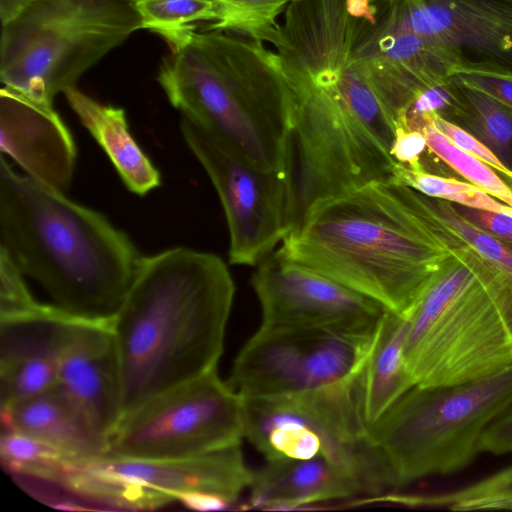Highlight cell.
Here are the masks:
<instances>
[{
	"mask_svg": "<svg viewBox=\"0 0 512 512\" xmlns=\"http://www.w3.org/2000/svg\"><path fill=\"white\" fill-rule=\"evenodd\" d=\"M178 502L189 509L198 511L224 510L234 505L224 497L203 492L183 494L178 498Z\"/></svg>",
	"mask_w": 512,
	"mask_h": 512,
	"instance_id": "38",
	"label": "cell"
},
{
	"mask_svg": "<svg viewBox=\"0 0 512 512\" xmlns=\"http://www.w3.org/2000/svg\"><path fill=\"white\" fill-rule=\"evenodd\" d=\"M2 429L38 439L74 460L107 452L85 419L57 384L1 409Z\"/></svg>",
	"mask_w": 512,
	"mask_h": 512,
	"instance_id": "22",
	"label": "cell"
},
{
	"mask_svg": "<svg viewBox=\"0 0 512 512\" xmlns=\"http://www.w3.org/2000/svg\"><path fill=\"white\" fill-rule=\"evenodd\" d=\"M454 77L480 90L512 109V76L492 71L464 69Z\"/></svg>",
	"mask_w": 512,
	"mask_h": 512,
	"instance_id": "34",
	"label": "cell"
},
{
	"mask_svg": "<svg viewBox=\"0 0 512 512\" xmlns=\"http://www.w3.org/2000/svg\"><path fill=\"white\" fill-rule=\"evenodd\" d=\"M0 458L17 478L44 483H53L74 460L38 439L8 429H1Z\"/></svg>",
	"mask_w": 512,
	"mask_h": 512,
	"instance_id": "28",
	"label": "cell"
},
{
	"mask_svg": "<svg viewBox=\"0 0 512 512\" xmlns=\"http://www.w3.org/2000/svg\"><path fill=\"white\" fill-rule=\"evenodd\" d=\"M93 464L122 489L131 510L160 508L187 493L219 495L234 505L253 471L240 445L181 459H137L101 454Z\"/></svg>",
	"mask_w": 512,
	"mask_h": 512,
	"instance_id": "16",
	"label": "cell"
},
{
	"mask_svg": "<svg viewBox=\"0 0 512 512\" xmlns=\"http://www.w3.org/2000/svg\"><path fill=\"white\" fill-rule=\"evenodd\" d=\"M436 128L461 150L479 158L486 164L512 179V171L508 169L495 153L481 140L458 125L445 119L440 113L433 114Z\"/></svg>",
	"mask_w": 512,
	"mask_h": 512,
	"instance_id": "33",
	"label": "cell"
},
{
	"mask_svg": "<svg viewBox=\"0 0 512 512\" xmlns=\"http://www.w3.org/2000/svg\"><path fill=\"white\" fill-rule=\"evenodd\" d=\"M170 104L257 167L284 175L291 94L276 52L222 31L195 32L162 59Z\"/></svg>",
	"mask_w": 512,
	"mask_h": 512,
	"instance_id": "4",
	"label": "cell"
},
{
	"mask_svg": "<svg viewBox=\"0 0 512 512\" xmlns=\"http://www.w3.org/2000/svg\"><path fill=\"white\" fill-rule=\"evenodd\" d=\"M426 147L422 132L397 126L390 153L395 162L419 170L423 169L420 159Z\"/></svg>",
	"mask_w": 512,
	"mask_h": 512,
	"instance_id": "36",
	"label": "cell"
},
{
	"mask_svg": "<svg viewBox=\"0 0 512 512\" xmlns=\"http://www.w3.org/2000/svg\"><path fill=\"white\" fill-rule=\"evenodd\" d=\"M288 87L284 177L289 234L317 203L369 182L387 181L388 175L328 101L309 89Z\"/></svg>",
	"mask_w": 512,
	"mask_h": 512,
	"instance_id": "10",
	"label": "cell"
},
{
	"mask_svg": "<svg viewBox=\"0 0 512 512\" xmlns=\"http://www.w3.org/2000/svg\"><path fill=\"white\" fill-rule=\"evenodd\" d=\"M56 384L108 450L109 438L123 416L112 321L74 318Z\"/></svg>",
	"mask_w": 512,
	"mask_h": 512,
	"instance_id": "18",
	"label": "cell"
},
{
	"mask_svg": "<svg viewBox=\"0 0 512 512\" xmlns=\"http://www.w3.org/2000/svg\"><path fill=\"white\" fill-rule=\"evenodd\" d=\"M455 208L477 227L499 239L512 242V216L465 206H456Z\"/></svg>",
	"mask_w": 512,
	"mask_h": 512,
	"instance_id": "37",
	"label": "cell"
},
{
	"mask_svg": "<svg viewBox=\"0 0 512 512\" xmlns=\"http://www.w3.org/2000/svg\"><path fill=\"white\" fill-rule=\"evenodd\" d=\"M348 13L370 23L377 22L378 6L372 0H345Z\"/></svg>",
	"mask_w": 512,
	"mask_h": 512,
	"instance_id": "39",
	"label": "cell"
},
{
	"mask_svg": "<svg viewBox=\"0 0 512 512\" xmlns=\"http://www.w3.org/2000/svg\"><path fill=\"white\" fill-rule=\"evenodd\" d=\"M127 1L135 2V1H138V0H127Z\"/></svg>",
	"mask_w": 512,
	"mask_h": 512,
	"instance_id": "41",
	"label": "cell"
},
{
	"mask_svg": "<svg viewBox=\"0 0 512 512\" xmlns=\"http://www.w3.org/2000/svg\"><path fill=\"white\" fill-rule=\"evenodd\" d=\"M377 22H367L357 58L395 120L421 91L448 82L460 69L457 56L445 46L412 32L385 0Z\"/></svg>",
	"mask_w": 512,
	"mask_h": 512,
	"instance_id": "17",
	"label": "cell"
},
{
	"mask_svg": "<svg viewBox=\"0 0 512 512\" xmlns=\"http://www.w3.org/2000/svg\"><path fill=\"white\" fill-rule=\"evenodd\" d=\"M406 319L404 356L415 385L465 383L512 365V340L476 261L443 262Z\"/></svg>",
	"mask_w": 512,
	"mask_h": 512,
	"instance_id": "7",
	"label": "cell"
},
{
	"mask_svg": "<svg viewBox=\"0 0 512 512\" xmlns=\"http://www.w3.org/2000/svg\"><path fill=\"white\" fill-rule=\"evenodd\" d=\"M277 253L407 318L441 267L432 203L373 181L317 203Z\"/></svg>",
	"mask_w": 512,
	"mask_h": 512,
	"instance_id": "2",
	"label": "cell"
},
{
	"mask_svg": "<svg viewBox=\"0 0 512 512\" xmlns=\"http://www.w3.org/2000/svg\"><path fill=\"white\" fill-rule=\"evenodd\" d=\"M479 452L512 453V402L484 430Z\"/></svg>",
	"mask_w": 512,
	"mask_h": 512,
	"instance_id": "35",
	"label": "cell"
},
{
	"mask_svg": "<svg viewBox=\"0 0 512 512\" xmlns=\"http://www.w3.org/2000/svg\"><path fill=\"white\" fill-rule=\"evenodd\" d=\"M512 402V365L473 381L415 385L366 427L386 487L466 467L487 426Z\"/></svg>",
	"mask_w": 512,
	"mask_h": 512,
	"instance_id": "5",
	"label": "cell"
},
{
	"mask_svg": "<svg viewBox=\"0 0 512 512\" xmlns=\"http://www.w3.org/2000/svg\"><path fill=\"white\" fill-rule=\"evenodd\" d=\"M376 331L357 336L260 325L236 357L227 383L240 397L253 398L356 386Z\"/></svg>",
	"mask_w": 512,
	"mask_h": 512,
	"instance_id": "11",
	"label": "cell"
},
{
	"mask_svg": "<svg viewBox=\"0 0 512 512\" xmlns=\"http://www.w3.org/2000/svg\"><path fill=\"white\" fill-rule=\"evenodd\" d=\"M249 490V509H293L364 493L353 475L322 455L266 460L253 471Z\"/></svg>",
	"mask_w": 512,
	"mask_h": 512,
	"instance_id": "21",
	"label": "cell"
},
{
	"mask_svg": "<svg viewBox=\"0 0 512 512\" xmlns=\"http://www.w3.org/2000/svg\"><path fill=\"white\" fill-rule=\"evenodd\" d=\"M294 0H216L219 19L207 30L233 31L253 40L273 43L277 17Z\"/></svg>",
	"mask_w": 512,
	"mask_h": 512,
	"instance_id": "31",
	"label": "cell"
},
{
	"mask_svg": "<svg viewBox=\"0 0 512 512\" xmlns=\"http://www.w3.org/2000/svg\"><path fill=\"white\" fill-rule=\"evenodd\" d=\"M245 438L266 460L322 455L362 481L369 469L366 444L352 411L325 392L241 397Z\"/></svg>",
	"mask_w": 512,
	"mask_h": 512,
	"instance_id": "13",
	"label": "cell"
},
{
	"mask_svg": "<svg viewBox=\"0 0 512 512\" xmlns=\"http://www.w3.org/2000/svg\"><path fill=\"white\" fill-rule=\"evenodd\" d=\"M265 327L370 336L388 311L380 303L272 252L253 273Z\"/></svg>",
	"mask_w": 512,
	"mask_h": 512,
	"instance_id": "14",
	"label": "cell"
},
{
	"mask_svg": "<svg viewBox=\"0 0 512 512\" xmlns=\"http://www.w3.org/2000/svg\"><path fill=\"white\" fill-rule=\"evenodd\" d=\"M72 316L53 304L0 318V408L54 386Z\"/></svg>",
	"mask_w": 512,
	"mask_h": 512,
	"instance_id": "19",
	"label": "cell"
},
{
	"mask_svg": "<svg viewBox=\"0 0 512 512\" xmlns=\"http://www.w3.org/2000/svg\"><path fill=\"white\" fill-rule=\"evenodd\" d=\"M378 0H372L373 3L377 2Z\"/></svg>",
	"mask_w": 512,
	"mask_h": 512,
	"instance_id": "42",
	"label": "cell"
},
{
	"mask_svg": "<svg viewBox=\"0 0 512 512\" xmlns=\"http://www.w3.org/2000/svg\"><path fill=\"white\" fill-rule=\"evenodd\" d=\"M0 249L64 312L112 321L143 255L106 216L0 157Z\"/></svg>",
	"mask_w": 512,
	"mask_h": 512,
	"instance_id": "3",
	"label": "cell"
},
{
	"mask_svg": "<svg viewBox=\"0 0 512 512\" xmlns=\"http://www.w3.org/2000/svg\"><path fill=\"white\" fill-rule=\"evenodd\" d=\"M39 0H0L1 26L6 25Z\"/></svg>",
	"mask_w": 512,
	"mask_h": 512,
	"instance_id": "40",
	"label": "cell"
},
{
	"mask_svg": "<svg viewBox=\"0 0 512 512\" xmlns=\"http://www.w3.org/2000/svg\"><path fill=\"white\" fill-rule=\"evenodd\" d=\"M362 31L343 1H328L291 21L276 53L288 85L323 97L359 137L391 155L396 120L358 61Z\"/></svg>",
	"mask_w": 512,
	"mask_h": 512,
	"instance_id": "8",
	"label": "cell"
},
{
	"mask_svg": "<svg viewBox=\"0 0 512 512\" xmlns=\"http://www.w3.org/2000/svg\"><path fill=\"white\" fill-rule=\"evenodd\" d=\"M406 331L407 319L390 311L378 326L358 387L359 409L366 427L415 386L404 356Z\"/></svg>",
	"mask_w": 512,
	"mask_h": 512,
	"instance_id": "24",
	"label": "cell"
},
{
	"mask_svg": "<svg viewBox=\"0 0 512 512\" xmlns=\"http://www.w3.org/2000/svg\"><path fill=\"white\" fill-rule=\"evenodd\" d=\"M0 150L52 188L64 192L72 183L77 149L66 124L53 106L6 87L0 90Z\"/></svg>",
	"mask_w": 512,
	"mask_h": 512,
	"instance_id": "20",
	"label": "cell"
},
{
	"mask_svg": "<svg viewBox=\"0 0 512 512\" xmlns=\"http://www.w3.org/2000/svg\"><path fill=\"white\" fill-rule=\"evenodd\" d=\"M389 182L410 187L428 197L512 216L511 206L496 201L490 194L474 184L429 174L423 169L413 170L396 163Z\"/></svg>",
	"mask_w": 512,
	"mask_h": 512,
	"instance_id": "30",
	"label": "cell"
},
{
	"mask_svg": "<svg viewBox=\"0 0 512 512\" xmlns=\"http://www.w3.org/2000/svg\"><path fill=\"white\" fill-rule=\"evenodd\" d=\"M433 114L421 116L416 125V131L424 134L427 147L472 184L512 207V189L501 180L490 165L461 150L444 136L436 128Z\"/></svg>",
	"mask_w": 512,
	"mask_h": 512,
	"instance_id": "29",
	"label": "cell"
},
{
	"mask_svg": "<svg viewBox=\"0 0 512 512\" xmlns=\"http://www.w3.org/2000/svg\"><path fill=\"white\" fill-rule=\"evenodd\" d=\"M241 397L217 370L153 399L123 417L107 454L137 459H181L241 445Z\"/></svg>",
	"mask_w": 512,
	"mask_h": 512,
	"instance_id": "9",
	"label": "cell"
},
{
	"mask_svg": "<svg viewBox=\"0 0 512 512\" xmlns=\"http://www.w3.org/2000/svg\"><path fill=\"white\" fill-rule=\"evenodd\" d=\"M449 87L453 102L448 110L463 118L478 139L512 171V109L454 76Z\"/></svg>",
	"mask_w": 512,
	"mask_h": 512,
	"instance_id": "26",
	"label": "cell"
},
{
	"mask_svg": "<svg viewBox=\"0 0 512 512\" xmlns=\"http://www.w3.org/2000/svg\"><path fill=\"white\" fill-rule=\"evenodd\" d=\"M134 5L142 28L160 35L171 51L190 40L196 22L219 19L216 0H138Z\"/></svg>",
	"mask_w": 512,
	"mask_h": 512,
	"instance_id": "27",
	"label": "cell"
},
{
	"mask_svg": "<svg viewBox=\"0 0 512 512\" xmlns=\"http://www.w3.org/2000/svg\"><path fill=\"white\" fill-rule=\"evenodd\" d=\"M234 293L213 253L179 246L143 256L112 319L122 418L217 370Z\"/></svg>",
	"mask_w": 512,
	"mask_h": 512,
	"instance_id": "1",
	"label": "cell"
},
{
	"mask_svg": "<svg viewBox=\"0 0 512 512\" xmlns=\"http://www.w3.org/2000/svg\"><path fill=\"white\" fill-rule=\"evenodd\" d=\"M24 274L0 249V318L13 317L35 309L37 302L30 293Z\"/></svg>",
	"mask_w": 512,
	"mask_h": 512,
	"instance_id": "32",
	"label": "cell"
},
{
	"mask_svg": "<svg viewBox=\"0 0 512 512\" xmlns=\"http://www.w3.org/2000/svg\"><path fill=\"white\" fill-rule=\"evenodd\" d=\"M385 1L412 32L452 51L460 70L512 76V0Z\"/></svg>",
	"mask_w": 512,
	"mask_h": 512,
	"instance_id": "15",
	"label": "cell"
},
{
	"mask_svg": "<svg viewBox=\"0 0 512 512\" xmlns=\"http://www.w3.org/2000/svg\"><path fill=\"white\" fill-rule=\"evenodd\" d=\"M180 128L222 203L230 235L229 262L257 266L288 234L284 175L257 167L188 117H181Z\"/></svg>",
	"mask_w": 512,
	"mask_h": 512,
	"instance_id": "12",
	"label": "cell"
},
{
	"mask_svg": "<svg viewBox=\"0 0 512 512\" xmlns=\"http://www.w3.org/2000/svg\"><path fill=\"white\" fill-rule=\"evenodd\" d=\"M436 204L437 214L449 229L467 242L480 259L486 261L487 264L480 261L479 277L512 340V249L471 223L449 203L441 200Z\"/></svg>",
	"mask_w": 512,
	"mask_h": 512,
	"instance_id": "25",
	"label": "cell"
},
{
	"mask_svg": "<svg viewBox=\"0 0 512 512\" xmlns=\"http://www.w3.org/2000/svg\"><path fill=\"white\" fill-rule=\"evenodd\" d=\"M1 27L3 87L53 106L142 25L127 0H39Z\"/></svg>",
	"mask_w": 512,
	"mask_h": 512,
	"instance_id": "6",
	"label": "cell"
},
{
	"mask_svg": "<svg viewBox=\"0 0 512 512\" xmlns=\"http://www.w3.org/2000/svg\"><path fill=\"white\" fill-rule=\"evenodd\" d=\"M64 94L129 191L144 196L161 185L159 170L130 133L124 109L102 104L77 88Z\"/></svg>",
	"mask_w": 512,
	"mask_h": 512,
	"instance_id": "23",
	"label": "cell"
}]
</instances>
